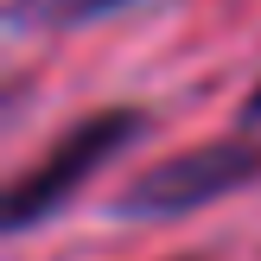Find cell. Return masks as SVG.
Listing matches in <instances>:
<instances>
[{
    "label": "cell",
    "mask_w": 261,
    "mask_h": 261,
    "mask_svg": "<svg viewBox=\"0 0 261 261\" xmlns=\"http://www.w3.org/2000/svg\"><path fill=\"white\" fill-rule=\"evenodd\" d=\"M249 185H261V134H223V140L166 153L160 166L134 172L109 211L127 217V223H172V217L223 204V198H236Z\"/></svg>",
    "instance_id": "2"
},
{
    "label": "cell",
    "mask_w": 261,
    "mask_h": 261,
    "mask_svg": "<svg viewBox=\"0 0 261 261\" xmlns=\"http://www.w3.org/2000/svg\"><path fill=\"white\" fill-rule=\"evenodd\" d=\"M242 127H261V83L249 89V102H242Z\"/></svg>",
    "instance_id": "4"
},
{
    "label": "cell",
    "mask_w": 261,
    "mask_h": 261,
    "mask_svg": "<svg viewBox=\"0 0 261 261\" xmlns=\"http://www.w3.org/2000/svg\"><path fill=\"white\" fill-rule=\"evenodd\" d=\"M140 134H147V109H134V102L76 115V121L7 185V198H0V229H7V236H32L38 223H51V217H58L102 166L121 160Z\"/></svg>",
    "instance_id": "1"
},
{
    "label": "cell",
    "mask_w": 261,
    "mask_h": 261,
    "mask_svg": "<svg viewBox=\"0 0 261 261\" xmlns=\"http://www.w3.org/2000/svg\"><path fill=\"white\" fill-rule=\"evenodd\" d=\"M134 0H13V25H45V32H64V25H96L127 13Z\"/></svg>",
    "instance_id": "3"
}]
</instances>
